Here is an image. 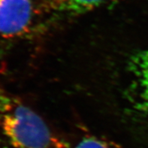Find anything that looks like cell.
I'll use <instances>...</instances> for the list:
<instances>
[{"label":"cell","instance_id":"obj_1","mask_svg":"<svg viewBox=\"0 0 148 148\" xmlns=\"http://www.w3.org/2000/svg\"><path fill=\"white\" fill-rule=\"evenodd\" d=\"M0 130L14 148H69L33 110L0 90Z\"/></svg>","mask_w":148,"mask_h":148},{"label":"cell","instance_id":"obj_2","mask_svg":"<svg viewBox=\"0 0 148 148\" xmlns=\"http://www.w3.org/2000/svg\"><path fill=\"white\" fill-rule=\"evenodd\" d=\"M32 11L31 0H0V39L26 33L32 22Z\"/></svg>","mask_w":148,"mask_h":148},{"label":"cell","instance_id":"obj_3","mask_svg":"<svg viewBox=\"0 0 148 148\" xmlns=\"http://www.w3.org/2000/svg\"><path fill=\"white\" fill-rule=\"evenodd\" d=\"M130 69L134 77L136 107L148 116V48L134 56Z\"/></svg>","mask_w":148,"mask_h":148},{"label":"cell","instance_id":"obj_4","mask_svg":"<svg viewBox=\"0 0 148 148\" xmlns=\"http://www.w3.org/2000/svg\"><path fill=\"white\" fill-rule=\"evenodd\" d=\"M117 0H51L49 7L59 14H78Z\"/></svg>","mask_w":148,"mask_h":148},{"label":"cell","instance_id":"obj_5","mask_svg":"<svg viewBox=\"0 0 148 148\" xmlns=\"http://www.w3.org/2000/svg\"><path fill=\"white\" fill-rule=\"evenodd\" d=\"M75 148H116L111 143L96 137H86L83 138Z\"/></svg>","mask_w":148,"mask_h":148}]
</instances>
